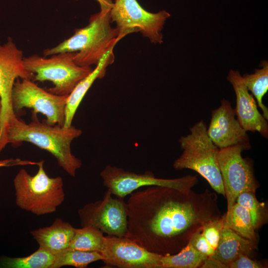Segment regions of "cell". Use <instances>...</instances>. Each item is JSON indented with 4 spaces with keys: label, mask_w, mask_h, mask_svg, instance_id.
<instances>
[{
    "label": "cell",
    "mask_w": 268,
    "mask_h": 268,
    "mask_svg": "<svg viewBox=\"0 0 268 268\" xmlns=\"http://www.w3.org/2000/svg\"><path fill=\"white\" fill-rule=\"evenodd\" d=\"M130 195L125 237L160 255L177 253L205 223L222 216L217 196L208 189L152 186Z\"/></svg>",
    "instance_id": "obj_1"
},
{
    "label": "cell",
    "mask_w": 268,
    "mask_h": 268,
    "mask_svg": "<svg viewBox=\"0 0 268 268\" xmlns=\"http://www.w3.org/2000/svg\"><path fill=\"white\" fill-rule=\"evenodd\" d=\"M32 114V121L28 124L19 120L16 115L9 119L8 143L18 145L26 141L46 150L56 158L59 166L69 175L74 177L82 163L72 153L71 143L81 134V130L72 125L65 127L40 122L36 114Z\"/></svg>",
    "instance_id": "obj_2"
},
{
    "label": "cell",
    "mask_w": 268,
    "mask_h": 268,
    "mask_svg": "<svg viewBox=\"0 0 268 268\" xmlns=\"http://www.w3.org/2000/svg\"><path fill=\"white\" fill-rule=\"evenodd\" d=\"M99 3L100 11L90 17L86 26L76 29L73 35L56 46L45 49L44 55L74 53L73 60L78 66H96L120 41L117 29L111 25L110 10L112 0H102Z\"/></svg>",
    "instance_id": "obj_3"
},
{
    "label": "cell",
    "mask_w": 268,
    "mask_h": 268,
    "mask_svg": "<svg viewBox=\"0 0 268 268\" xmlns=\"http://www.w3.org/2000/svg\"><path fill=\"white\" fill-rule=\"evenodd\" d=\"M44 163V160L37 162L38 169L35 175L22 168L13 179L16 205L38 216L55 212L65 199L62 178L50 177Z\"/></svg>",
    "instance_id": "obj_4"
},
{
    "label": "cell",
    "mask_w": 268,
    "mask_h": 268,
    "mask_svg": "<svg viewBox=\"0 0 268 268\" xmlns=\"http://www.w3.org/2000/svg\"><path fill=\"white\" fill-rule=\"evenodd\" d=\"M206 126L200 121L190 128V133L179 139L182 154L173 164L177 170H194L209 183L217 193L225 197V191L218 161L219 149L208 137Z\"/></svg>",
    "instance_id": "obj_5"
},
{
    "label": "cell",
    "mask_w": 268,
    "mask_h": 268,
    "mask_svg": "<svg viewBox=\"0 0 268 268\" xmlns=\"http://www.w3.org/2000/svg\"><path fill=\"white\" fill-rule=\"evenodd\" d=\"M74 53L65 52L50 58L32 55L24 57L26 69L34 74V81H50L53 86L47 90L58 95H69L77 84L93 70L80 67L73 60Z\"/></svg>",
    "instance_id": "obj_6"
},
{
    "label": "cell",
    "mask_w": 268,
    "mask_h": 268,
    "mask_svg": "<svg viewBox=\"0 0 268 268\" xmlns=\"http://www.w3.org/2000/svg\"><path fill=\"white\" fill-rule=\"evenodd\" d=\"M110 16L111 22L116 24L119 40L129 34L139 32L151 43L161 44V31L170 14L165 10L149 12L136 0H115Z\"/></svg>",
    "instance_id": "obj_7"
},
{
    "label": "cell",
    "mask_w": 268,
    "mask_h": 268,
    "mask_svg": "<svg viewBox=\"0 0 268 268\" xmlns=\"http://www.w3.org/2000/svg\"><path fill=\"white\" fill-rule=\"evenodd\" d=\"M23 51L10 37L3 44L0 42V153L8 143L7 133L9 119L15 115L11 103V94L16 80L33 79L23 63Z\"/></svg>",
    "instance_id": "obj_8"
},
{
    "label": "cell",
    "mask_w": 268,
    "mask_h": 268,
    "mask_svg": "<svg viewBox=\"0 0 268 268\" xmlns=\"http://www.w3.org/2000/svg\"><path fill=\"white\" fill-rule=\"evenodd\" d=\"M68 96L53 94L39 87L31 79L18 78L12 89V107L15 113L24 108L32 109V113L45 116L46 123L63 126Z\"/></svg>",
    "instance_id": "obj_9"
},
{
    "label": "cell",
    "mask_w": 268,
    "mask_h": 268,
    "mask_svg": "<svg viewBox=\"0 0 268 268\" xmlns=\"http://www.w3.org/2000/svg\"><path fill=\"white\" fill-rule=\"evenodd\" d=\"M244 150L242 146L235 145L220 149L218 153V161L227 202L226 212L229 211L241 193H255L259 187L251 159L242 156Z\"/></svg>",
    "instance_id": "obj_10"
},
{
    "label": "cell",
    "mask_w": 268,
    "mask_h": 268,
    "mask_svg": "<svg viewBox=\"0 0 268 268\" xmlns=\"http://www.w3.org/2000/svg\"><path fill=\"white\" fill-rule=\"evenodd\" d=\"M100 176L107 190L116 197L123 199L143 187L158 186L189 190L198 182L196 176L187 175L175 179L158 178L149 171L137 174L111 165L105 167Z\"/></svg>",
    "instance_id": "obj_11"
},
{
    "label": "cell",
    "mask_w": 268,
    "mask_h": 268,
    "mask_svg": "<svg viewBox=\"0 0 268 268\" xmlns=\"http://www.w3.org/2000/svg\"><path fill=\"white\" fill-rule=\"evenodd\" d=\"M82 227H95L107 235L125 236L128 229V207L123 198L112 197L107 190L102 200L89 202L78 210Z\"/></svg>",
    "instance_id": "obj_12"
},
{
    "label": "cell",
    "mask_w": 268,
    "mask_h": 268,
    "mask_svg": "<svg viewBox=\"0 0 268 268\" xmlns=\"http://www.w3.org/2000/svg\"><path fill=\"white\" fill-rule=\"evenodd\" d=\"M105 267L119 268H159L162 255L145 249L124 237L105 236L100 252Z\"/></svg>",
    "instance_id": "obj_13"
},
{
    "label": "cell",
    "mask_w": 268,
    "mask_h": 268,
    "mask_svg": "<svg viewBox=\"0 0 268 268\" xmlns=\"http://www.w3.org/2000/svg\"><path fill=\"white\" fill-rule=\"evenodd\" d=\"M207 134L219 149L239 145L245 150H250L251 144L247 132L236 119L231 103L223 99L220 106L212 111Z\"/></svg>",
    "instance_id": "obj_14"
},
{
    "label": "cell",
    "mask_w": 268,
    "mask_h": 268,
    "mask_svg": "<svg viewBox=\"0 0 268 268\" xmlns=\"http://www.w3.org/2000/svg\"><path fill=\"white\" fill-rule=\"evenodd\" d=\"M227 80L232 84L236 95L234 110L241 126L247 132H257L268 138V120L258 110L257 102L248 90L239 71L230 69Z\"/></svg>",
    "instance_id": "obj_15"
},
{
    "label": "cell",
    "mask_w": 268,
    "mask_h": 268,
    "mask_svg": "<svg viewBox=\"0 0 268 268\" xmlns=\"http://www.w3.org/2000/svg\"><path fill=\"white\" fill-rule=\"evenodd\" d=\"M75 229L69 223L57 218L51 225L33 230L30 233L39 248L56 255L68 248Z\"/></svg>",
    "instance_id": "obj_16"
},
{
    "label": "cell",
    "mask_w": 268,
    "mask_h": 268,
    "mask_svg": "<svg viewBox=\"0 0 268 268\" xmlns=\"http://www.w3.org/2000/svg\"><path fill=\"white\" fill-rule=\"evenodd\" d=\"M113 49H111L105 54L95 68L77 84L68 96L64 127L71 126L75 112L86 92L96 79L104 76L107 67L114 62L115 57Z\"/></svg>",
    "instance_id": "obj_17"
},
{
    "label": "cell",
    "mask_w": 268,
    "mask_h": 268,
    "mask_svg": "<svg viewBox=\"0 0 268 268\" xmlns=\"http://www.w3.org/2000/svg\"><path fill=\"white\" fill-rule=\"evenodd\" d=\"M257 242L246 239L223 226L220 240L211 257L228 266L242 254L250 256L257 248Z\"/></svg>",
    "instance_id": "obj_18"
},
{
    "label": "cell",
    "mask_w": 268,
    "mask_h": 268,
    "mask_svg": "<svg viewBox=\"0 0 268 268\" xmlns=\"http://www.w3.org/2000/svg\"><path fill=\"white\" fill-rule=\"evenodd\" d=\"M222 222L224 226L229 228L241 236L258 242L251 215L242 205L235 202L229 211L222 215Z\"/></svg>",
    "instance_id": "obj_19"
},
{
    "label": "cell",
    "mask_w": 268,
    "mask_h": 268,
    "mask_svg": "<svg viewBox=\"0 0 268 268\" xmlns=\"http://www.w3.org/2000/svg\"><path fill=\"white\" fill-rule=\"evenodd\" d=\"M261 68L256 69L252 74L242 75L248 90L254 97L258 106L263 112V115L268 120V108L263 103V99L268 90V63L261 62Z\"/></svg>",
    "instance_id": "obj_20"
},
{
    "label": "cell",
    "mask_w": 268,
    "mask_h": 268,
    "mask_svg": "<svg viewBox=\"0 0 268 268\" xmlns=\"http://www.w3.org/2000/svg\"><path fill=\"white\" fill-rule=\"evenodd\" d=\"M55 255L39 248L29 256L23 257L0 258V268H51Z\"/></svg>",
    "instance_id": "obj_21"
},
{
    "label": "cell",
    "mask_w": 268,
    "mask_h": 268,
    "mask_svg": "<svg viewBox=\"0 0 268 268\" xmlns=\"http://www.w3.org/2000/svg\"><path fill=\"white\" fill-rule=\"evenodd\" d=\"M207 257L196 250L189 242L176 254L162 255L159 268H196Z\"/></svg>",
    "instance_id": "obj_22"
},
{
    "label": "cell",
    "mask_w": 268,
    "mask_h": 268,
    "mask_svg": "<svg viewBox=\"0 0 268 268\" xmlns=\"http://www.w3.org/2000/svg\"><path fill=\"white\" fill-rule=\"evenodd\" d=\"M104 237L103 233L93 226H86L81 228H76L67 249L100 252L103 246Z\"/></svg>",
    "instance_id": "obj_23"
},
{
    "label": "cell",
    "mask_w": 268,
    "mask_h": 268,
    "mask_svg": "<svg viewBox=\"0 0 268 268\" xmlns=\"http://www.w3.org/2000/svg\"><path fill=\"white\" fill-rule=\"evenodd\" d=\"M103 259L102 255L99 252H86L67 249L55 255L51 268H60L64 266L85 268L90 264L102 261Z\"/></svg>",
    "instance_id": "obj_24"
},
{
    "label": "cell",
    "mask_w": 268,
    "mask_h": 268,
    "mask_svg": "<svg viewBox=\"0 0 268 268\" xmlns=\"http://www.w3.org/2000/svg\"><path fill=\"white\" fill-rule=\"evenodd\" d=\"M236 202L248 210L256 230L267 222V207L264 203L258 201L255 192L248 191L241 193L237 197Z\"/></svg>",
    "instance_id": "obj_25"
},
{
    "label": "cell",
    "mask_w": 268,
    "mask_h": 268,
    "mask_svg": "<svg viewBox=\"0 0 268 268\" xmlns=\"http://www.w3.org/2000/svg\"><path fill=\"white\" fill-rule=\"evenodd\" d=\"M223 227L222 216L219 219L205 223L202 228L201 233L203 236L214 250L220 240Z\"/></svg>",
    "instance_id": "obj_26"
},
{
    "label": "cell",
    "mask_w": 268,
    "mask_h": 268,
    "mask_svg": "<svg viewBox=\"0 0 268 268\" xmlns=\"http://www.w3.org/2000/svg\"><path fill=\"white\" fill-rule=\"evenodd\" d=\"M189 242L196 250L208 257H211L214 253V249L203 236L201 230L197 232Z\"/></svg>",
    "instance_id": "obj_27"
},
{
    "label": "cell",
    "mask_w": 268,
    "mask_h": 268,
    "mask_svg": "<svg viewBox=\"0 0 268 268\" xmlns=\"http://www.w3.org/2000/svg\"><path fill=\"white\" fill-rule=\"evenodd\" d=\"M228 268H262L260 263L251 259L249 256L241 255L236 259L228 265Z\"/></svg>",
    "instance_id": "obj_28"
},
{
    "label": "cell",
    "mask_w": 268,
    "mask_h": 268,
    "mask_svg": "<svg viewBox=\"0 0 268 268\" xmlns=\"http://www.w3.org/2000/svg\"><path fill=\"white\" fill-rule=\"evenodd\" d=\"M37 162L22 160L19 158L0 160V167L18 165H37Z\"/></svg>",
    "instance_id": "obj_29"
},
{
    "label": "cell",
    "mask_w": 268,
    "mask_h": 268,
    "mask_svg": "<svg viewBox=\"0 0 268 268\" xmlns=\"http://www.w3.org/2000/svg\"><path fill=\"white\" fill-rule=\"evenodd\" d=\"M201 268H228V266L221 262L220 261L213 258L211 257H208L205 259L200 267Z\"/></svg>",
    "instance_id": "obj_30"
},
{
    "label": "cell",
    "mask_w": 268,
    "mask_h": 268,
    "mask_svg": "<svg viewBox=\"0 0 268 268\" xmlns=\"http://www.w3.org/2000/svg\"><path fill=\"white\" fill-rule=\"evenodd\" d=\"M1 104L0 99V115L1 113Z\"/></svg>",
    "instance_id": "obj_31"
},
{
    "label": "cell",
    "mask_w": 268,
    "mask_h": 268,
    "mask_svg": "<svg viewBox=\"0 0 268 268\" xmlns=\"http://www.w3.org/2000/svg\"><path fill=\"white\" fill-rule=\"evenodd\" d=\"M98 1V2H99L100 1H101V0H96Z\"/></svg>",
    "instance_id": "obj_32"
}]
</instances>
